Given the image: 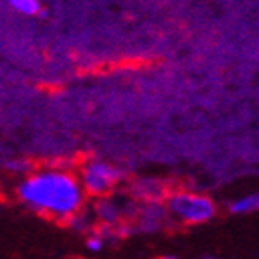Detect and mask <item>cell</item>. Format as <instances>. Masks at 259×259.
Segmentation results:
<instances>
[{"mask_svg":"<svg viewBox=\"0 0 259 259\" xmlns=\"http://www.w3.org/2000/svg\"><path fill=\"white\" fill-rule=\"evenodd\" d=\"M8 168H11L13 172H26V168H27V165L26 163H20V161H15V160H11L8 163Z\"/></svg>","mask_w":259,"mask_h":259,"instance_id":"52a82bcc","label":"cell"},{"mask_svg":"<svg viewBox=\"0 0 259 259\" xmlns=\"http://www.w3.org/2000/svg\"><path fill=\"white\" fill-rule=\"evenodd\" d=\"M18 196L33 210L55 218L73 216L83 199L76 178L62 170H42L27 176L18 185Z\"/></svg>","mask_w":259,"mask_h":259,"instance_id":"6da1fadb","label":"cell"},{"mask_svg":"<svg viewBox=\"0 0 259 259\" xmlns=\"http://www.w3.org/2000/svg\"><path fill=\"white\" fill-rule=\"evenodd\" d=\"M168 208L178 218L189 223H205L212 220L216 214V207L210 199L205 196L187 194V192H178L168 199Z\"/></svg>","mask_w":259,"mask_h":259,"instance_id":"7a4b0ae2","label":"cell"},{"mask_svg":"<svg viewBox=\"0 0 259 259\" xmlns=\"http://www.w3.org/2000/svg\"><path fill=\"white\" fill-rule=\"evenodd\" d=\"M120 180V170L105 161H91L83 168L82 182L87 192L91 194H104L111 190Z\"/></svg>","mask_w":259,"mask_h":259,"instance_id":"3957f363","label":"cell"},{"mask_svg":"<svg viewBox=\"0 0 259 259\" xmlns=\"http://www.w3.org/2000/svg\"><path fill=\"white\" fill-rule=\"evenodd\" d=\"M102 246H104V239L98 238V236H95V238H91L89 241H87V248L93 252H98L102 250Z\"/></svg>","mask_w":259,"mask_h":259,"instance_id":"8992f818","label":"cell"},{"mask_svg":"<svg viewBox=\"0 0 259 259\" xmlns=\"http://www.w3.org/2000/svg\"><path fill=\"white\" fill-rule=\"evenodd\" d=\"M163 259H178V257H174V255H167V257H163Z\"/></svg>","mask_w":259,"mask_h":259,"instance_id":"ba28073f","label":"cell"},{"mask_svg":"<svg viewBox=\"0 0 259 259\" xmlns=\"http://www.w3.org/2000/svg\"><path fill=\"white\" fill-rule=\"evenodd\" d=\"M259 210V194H248L236 199L230 203V212L232 214H248V212Z\"/></svg>","mask_w":259,"mask_h":259,"instance_id":"277c9868","label":"cell"},{"mask_svg":"<svg viewBox=\"0 0 259 259\" xmlns=\"http://www.w3.org/2000/svg\"><path fill=\"white\" fill-rule=\"evenodd\" d=\"M205 259H216V257H205Z\"/></svg>","mask_w":259,"mask_h":259,"instance_id":"9c48e42d","label":"cell"},{"mask_svg":"<svg viewBox=\"0 0 259 259\" xmlns=\"http://www.w3.org/2000/svg\"><path fill=\"white\" fill-rule=\"evenodd\" d=\"M9 6L18 11L22 15H27V17H33L40 11V2L38 0H8Z\"/></svg>","mask_w":259,"mask_h":259,"instance_id":"5b68a950","label":"cell"}]
</instances>
